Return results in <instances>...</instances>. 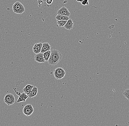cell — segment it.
<instances>
[{
  "label": "cell",
  "mask_w": 129,
  "mask_h": 126,
  "mask_svg": "<svg viewBox=\"0 0 129 126\" xmlns=\"http://www.w3.org/2000/svg\"><path fill=\"white\" fill-rule=\"evenodd\" d=\"M67 20H57L58 26L60 27H63L66 24Z\"/></svg>",
  "instance_id": "16"
},
{
  "label": "cell",
  "mask_w": 129,
  "mask_h": 126,
  "mask_svg": "<svg viewBox=\"0 0 129 126\" xmlns=\"http://www.w3.org/2000/svg\"><path fill=\"white\" fill-rule=\"evenodd\" d=\"M57 14L68 17H69L70 15V12H69L68 8L64 6L62 7L58 10V11L57 12Z\"/></svg>",
  "instance_id": "6"
},
{
  "label": "cell",
  "mask_w": 129,
  "mask_h": 126,
  "mask_svg": "<svg viewBox=\"0 0 129 126\" xmlns=\"http://www.w3.org/2000/svg\"><path fill=\"white\" fill-rule=\"evenodd\" d=\"M62 55L58 50L53 49L51 50L50 56L48 62L50 65L52 66L56 65L61 60Z\"/></svg>",
  "instance_id": "1"
},
{
  "label": "cell",
  "mask_w": 129,
  "mask_h": 126,
  "mask_svg": "<svg viewBox=\"0 0 129 126\" xmlns=\"http://www.w3.org/2000/svg\"><path fill=\"white\" fill-rule=\"evenodd\" d=\"M73 25L74 24L73 20L72 19H69L67 20L66 24L64 26V27L67 30H70L72 29Z\"/></svg>",
  "instance_id": "11"
},
{
  "label": "cell",
  "mask_w": 129,
  "mask_h": 126,
  "mask_svg": "<svg viewBox=\"0 0 129 126\" xmlns=\"http://www.w3.org/2000/svg\"><path fill=\"white\" fill-rule=\"evenodd\" d=\"M83 0H76V1H77V2L80 3Z\"/></svg>",
  "instance_id": "20"
},
{
  "label": "cell",
  "mask_w": 129,
  "mask_h": 126,
  "mask_svg": "<svg viewBox=\"0 0 129 126\" xmlns=\"http://www.w3.org/2000/svg\"><path fill=\"white\" fill-rule=\"evenodd\" d=\"M28 97V96L24 92L22 93L19 95L18 99L17 100V102H25L26 100Z\"/></svg>",
  "instance_id": "10"
},
{
  "label": "cell",
  "mask_w": 129,
  "mask_h": 126,
  "mask_svg": "<svg viewBox=\"0 0 129 126\" xmlns=\"http://www.w3.org/2000/svg\"><path fill=\"white\" fill-rule=\"evenodd\" d=\"M53 2V0H46V2L47 4L48 5H50L52 4Z\"/></svg>",
  "instance_id": "19"
},
{
  "label": "cell",
  "mask_w": 129,
  "mask_h": 126,
  "mask_svg": "<svg viewBox=\"0 0 129 126\" xmlns=\"http://www.w3.org/2000/svg\"><path fill=\"white\" fill-rule=\"evenodd\" d=\"M13 10L14 13L17 14H22L25 11V8L20 2H15L13 6Z\"/></svg>",
  "instance_id": "2"
},
{
  "label": "cell",
  "mask_w": 129,
  "mask_h": 126,
  "mask_svg": "<svg viewBox=\"0 0 129 126\" xmlns=\"http://www.w3.org/2000/svg\"><path fill=\"white\" fill-rule=\"evenodd\" d=\"M51 50L46 51L43 53L44 59L45 61H48L50 56Z\"/></svg>",
  "instance_id": "15"
},
{
  "label": "cell",
  "mask_w": 129,
  "mask_h": 126,
  "mask_svg": "<svg viewBox=\"0 0 129 126\" xmlns=\"http://www.w3.org/2000/svg\"><path fill=\"white\" fill-rule=\"evenodd\" d=\"M34 59L35 61L39 63H43L45 62L43 56V53H41L36 54L34 56Z\"/></svg>",
  "instance_id": "8"
},
{
  "label": "cell",
  "mask_w": 129,
  "mask_h": 126,
  "mask_svg": "<svg viewBox=\"0 0 129 126\" xmlns=\"http://www.w3.org/2000/svg\"><path fill=\"white\" fill-rule=\"evenodd\" d=\"M34 87V86L32 85H27L24 88L23 91L27 95H28Z\"/></svg>",
  "instance_id": "13"
},
{
  "label": "cell",
  "mask_w": 129,
  "mask_h": 126,
  "mask_svg": "<svg viewBox=\"0 0 129 126\" xmlns=\"http://www.w3.org/2000/svg\"><path fill=\"white\" fill-rule=\"evenodd\" d=\"M34 110V109L32 105L31 104H28L24 107L23 109V113L25 115L29 116L33 113Z\"/></svg>",
  "instance_id": "5"
},
{
  "label": "cell",
  "mask_w": 129,
  "mask_h": 126,
  "mask_svg": "<svg viewBox=\"0 0 129 126\" xmlns=\"http://www.w3.org/2000/svg\"><path fill=\"white\" fill-rule=\"evenodd\" d=\"M15 100L14 96L11 93L7 94L4 97V102L8 106L14 104Z\"/></svg>",
  "instance_id": "4"
},
{
  "label": "cell",
  "mask_w": 129,
  "mask_h": 126,
  "mask_svg": "<svg viewBox=\"0 0 129 126\" xmlns=\"http://www.w3.org/2000/svg\"><path fill=\"white\" fill-rule=\"evenodd\" d=\"M38 88L36 86H34V88L32 89L30 93L28 95V96L30 98L34 97L36 96L37 94L38 93Z\"/></svg>",
  "instance_id": "12"
},
{
  "label": "cell",
  "mask_w": 129,
  "mask_h": 126,
  "mask_svg": "<svg viewBox=\"0 0 129 126\" xmlns=\"http://www.w3.org/2000/svg\"><path fill=\"white\" fill-rule=\"evenodd\" d=\"M123 95L128 100H129V89H126L123 93Z\"/></svg>",
  "instance_id": "17"
},
{
  "label": "cell",
  "mask_w": 129,
  "mask_h": 126,
  "mask_svg": "<svg viewBox=\"0 0 129 126\" xmlns=\"http://www.w3.org/2000/svg\"><path fill=\"white\" fill-rule=\"evenodd\" d=\"M66 72L63 68L58 67L54 71V75L56 79H60L63 78L66 74Z\"/></svg>",
  "instance_id": "3"
},
{
  "label": "cell",
  "mask_w": 129,
  "mask_h": 126,
  "mask_svg": "<svg viewBox=\"0 0 129 126\" xmlns=\"http://www.w3.org/2000/svg\"><path fill=\"white\" fill-rule=\"evenodd\" d=\"M42 43H38L34 45L33 47V52L35 54H37L41 53L42 48Z\"/></svg>",
  "instance_id": "7"
},
{
  "label": "cell",
  "mask_w": 129,
  "mask_h": 126,
  "mask_svg": "<svg viewBox=\"0 0 129 126\" xmlns=\"http://www.w3.org/2000/svg\"><path fill=\"white\" fill-rule=\"evenodd\" d=\"M51 49V46L50 45L48 42H44L42 43V48H41V53H43L46 51H50Z\"/></svg>",
  "instance_id": "9"
},
{
  "label": "cell",
  "mask_w": 129,
  "mask_h": 126,
  "mask_svg": "<svg viewBox=\"0 0 129 126\" xmlns=\"http://www.w3.org/2000/svg\"><path fill=\"white\" fill-rule=\"evenodd\" d=\"M55 18L58 20H68L69 19V17L59 14H57Z\"/></svg>",
  "instance_id": "14"
},
{
  "label": "cell",
  "mask_w": 129,
  "mask_h": 126,
  "mask_svg": "<svg viewBox=\"0 0 129 126\" xmlns=\"http://www.w3.org/2000/svg\"><path fill=\"white\" fill-rule=\"evenodd\" d=\"M81 4L83 6L88 5L89 0H83L81 2Z\"/></svg>",
  "instance_id": "18"
}]
</instances>
